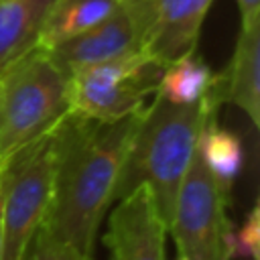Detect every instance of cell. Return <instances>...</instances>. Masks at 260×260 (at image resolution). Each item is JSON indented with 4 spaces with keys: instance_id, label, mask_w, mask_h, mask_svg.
<instances>
[{
    "instance_id": "1",
    "label": "cell",
    "mask_w": 260,
    "mask_h": 260,
    "mask_svg": "<svg viewBox=\"0 0 260 260\" xmlns=\"http://www.w3.org/2000/svg\"><path fill=\"white\" fill-rule=\"evenodd\" d=\"M142 110L120 120H89L67 112L57 126L53 203L45 228L93 254Z\"/></svg>"
},
{
    "instance_id": "2",
    "label": "cell",
    "mask_w": 260,
    "mask_h": 260,
    "mask_svg": "<svg viewBox=\"0 0 260 260\" xmlns=\"http://www.w3.org/2000/svg\"><path fill=\"white\" fill-rule=\"evenodd\" d=\"M219 106L217 83L207 98L191 106L171 104L154 93L142 108L116 189V201L134 187L146 185L169 228L179 189L197 154L201 130Z\"/></svg>"
},
{
    "instance_id": "3",
    "label": "cell",
    "mask_w": 260,
    "mask_h": 260,
    "mask_svg": "<svg viewBox=\"0 0 260 260\" xmlns=\"http://www.w3.org/2000/svg\"><path fill=\"white\" fill-rule=\"evenodd\" d=\"M69 112L67 71L32 49L0 71V160L51 130Z\"/></svg>"
},
{
    "instance_id": "4",
    "label": "cell",
    "mask_w": 260,
    "mask_h": 260,
    "mask_svg": "<svg viewBox=\"0 0 260 260\" xmlns=\"http://www.w3.org/2000/svg\"><path fill=\"white\" fill-rule=\"evenodd\" d=\"M59 122L0 160V260H22L32 236L49 217Z\"/></svg>"
},
{
    "instance_id": "5",
    "label": "cell",
    "mask_w": 260,
    "mask_h": 260,
    "mask_svg": "<svg viewBox=\"0 0 260 260\" xmlns=\"http://www.w3.org/2000/svg\"><path fill=\"white\" fill-rule=\"evenodd\" d=\"M162 63L144 51L67 71L69 112L89 120H120L154 95Z\"/></svg>"
},
{
    "instance_id": "6",
    "label": "cell",
    "mask_w": 260,
    "mask_h": 260,
    "mask_svg": "<svg viewBox=\"0 0 260 260\" xmlns=\"http://www.w3.org/2000/svg\"><path fill=\"white\" fill-rule=\"evenodd\" d=\"M228 201L195 154L169 221V236L179 256L187 260H232Z\"/></svg>"
},
{
    "instance_id": "7",
    "label": "cell",
    "mask_w": 260,
    "mask_h": 260,
    "mask_svg": "<svg viewBox=\"0 0 260 260\" xmlns=\"http://www.w3.org/2000/svg\"><path fill=\"white\" fill-rule=\"evenodd\" d=\"M148 0H120L118 8L89 30L49 49L51 57L65 69L116 59L142 51Z\"/></svg>"
},
{
    "instance_id": "8",
    "label": "cell",
    "mask_w": 260,
    "mask_h": 260,
    "mask_svg": "<svg viewBox=\"0 0 260 260\" xmlns=\"http://www.w3.org/2000/svg\"><path fill=\"white\" fill-rule=\"evenodd\" d=\"M167 221L146 185L134 187L116 201L108 215L104 244L114 260H167Z\"/></svg>"
},
{
    "instance_id": "9",
    "label": "cell",
    "mask_w": 260,
    "mask_h": 260,
    "mask_svg": "<svg viewBox=\"0 0 260 260\" xmlns=\"http://www.w3.org/2000/svg\"><path fill=\"white\" fill-rule=\"evenodd\" d=\"M213 0H148L142 51L167 65L197 49Z\"/></svg>"
},
{
    "instance_id": "10",
    "label": "cell",
    "mask_w": 260,
    "mask_h": 260,
    "mask_svg": "<svg viewBox=\"0 0 260 260\" xmlns=\"http://www.w3.org/2000/svg\"><path fill=\"white\" fill-rule=\"evenodd\" d=\"M221 104L242 110L254 128L260 124V22L240 26L228 67L217 73Z\"/></svg>"
},
{
    "instance_id": "11",
    "label": "cell",
    "mask_w": 260,
    "mask_h": 260,
    "mask_svg": "<svg viewBox=\"0 0 260 260\" xmlns=\"http://www.w3.org/2000/svg\"><path fill=\"white\" fill-rule=\"evenodd\" d=\"M53 0H0V71L39 47Z\"/></svg>"
},
{
    "instance_id": "12",
    "label": "cell",
    "mask_w": 260,
    "mask_h": 260,
    "mask_svg": "<svg viewBox=\"0 0 260 260\" xmlns=\"http://www.w3.org/2000/svg\"><path fill=\"white\" fill-rule=\"evenodd\" d=\"M197 156L209 171L221 193L230 199L244 165V146L242 138L236 132L217 124V114L211 116L201 130Z\"/></svg>"
},
{
    "instance_id": "13",
    "label": "cell",
    "mask_w": 260,
    "mask_h": 260,
    "mask_svg": "<svg viewBox=\"0 0 260 260\" xmlns=\"http://www.w3.org/2000/svg\"><path fill=\"white\" fill-rule=\"evenodd\" d=\"M118 4L120 0H53L39 47L49 51L59 43L89 30L108 18Z\"/></svg>"
},
{
    "instance_id": "14",
    "label": "cell",
    "mask_w": 260,
    "mask_h": 260,
    "mask_svg": "<svg viewBox=\"0 0 260 260\" xmlns=\"http://www.w3.org/2000/svg\"><path fill=\"white\" fill-rule=\"evenodd\" d=\"M217 83V73L195 53H187L162 67L156 95L179 106H191L207 98Z\"/></svg>"
},
{
    "instance_id": "15",
    "label": "cell",
    "mask_w": 260,
    "mask_h": 260,
    "mask_svg": "<svg viewBox=\"0 0 260 260\" xmlns=\"http://www.w3.org/2000/svg\"><path fill=\"white\" fill-rule=\"evenodd\" d=\"M22 260H95L93 254L79 250L77 246L53 236L45 225L32 236Z\"/></svg>"
},
{
    "instance_id": "16",
    "label": "cell",
    "mask_w": 260,
    "mask_h": 260,
    "mask_svg": "<svg viewBox=\"0 0 260 260\" xmlns=\"http://www.w3.org/2000/svg\"><path fill=\"white\" fill-rule=\"evenodd\" d=\"M230 256L232 260L248 258V260H260V209L258 203L252 205L250 213L246 215L244 223L230 232Z\"/></svg>"
},
{
    "instance_id": "17",
    "label": "cell",
    "mask_w": 260,
    "mask_h": 260,
    "mask_svg": "<svg viewBox=\"0 0 260 260\" xmlns=\"http://www.w3.org/2000/svg\"><path fill=\"white\" fill-rule=\"evenodd\" d=\"M240 8V26L260 22V0H238Z\"/></svg>"
},
{
    "instance_id": "18",
    "label": "cell",
    "mask_w": 260,
    "mask_h": 260,
    "mask_svg": "<svg viewBox=\"0 0 260 260\" xmlns=\"http://www.w3.org/2000/svg\"><path fill=\"white\" fill-rule=\"evenodd\" d=\"M177 260H187V258H183V256H177Z\"/></svg>"
},
{
    "instance_id": "19",
    "label": "cell",
    "mask_w": 260,
    "mask_h": 260,
    "mask_svg": "<svg viewBox=\"0 0 260 260\" xmlns=\"http://www.w3.org/2000/svg\"><path fill=\"white\" fill-rule=\"evenodd\" d=\"M110 260H114V258H112V256H110Z\"/></svg>"
}]
</instances>
